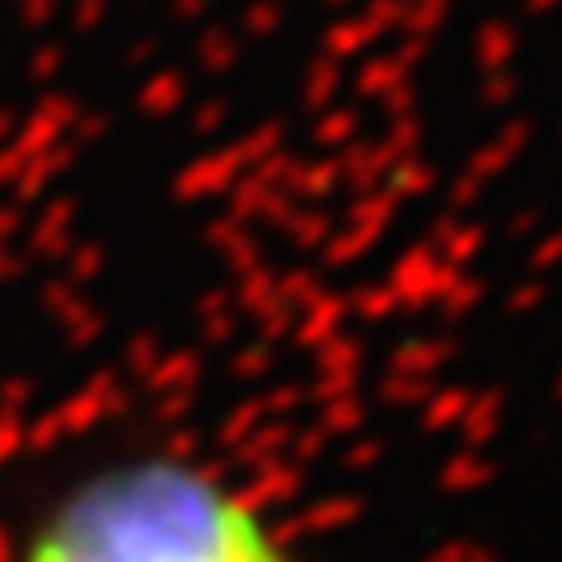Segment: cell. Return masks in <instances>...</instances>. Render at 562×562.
<instances>
[{"mask_svg": "<svg viewBox=\"0 0 562 562\" xmlns=\"http://www.w3.org/2000/svg\"><path fill=\"white\" fill-rule=\"evenodd\" d=\"M24 562H295L249 497L202 469L127 464L47 516Z\"/></svg>", "mask_w": 562, "mask_h": 562, "instance_id": "1", "label": "cell"}]
</instances>
